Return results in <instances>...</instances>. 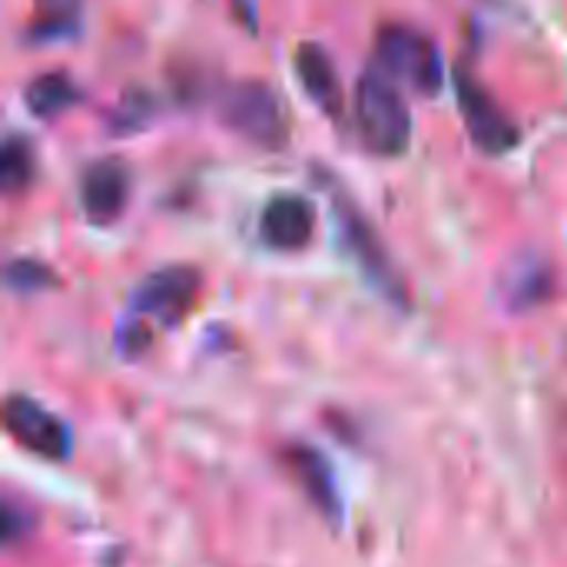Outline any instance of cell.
Instances as JSON below:
<instances>
[{
    "label": "cell",
    "instance_id": "cell-10",
    "mask_svg": "<svg viewBox=\"0 0 567 567\" xmlns=\"http://www.w3.org/2000/svg\"><path fill=\"white\" fill-rule=\"evenodd\" d=\"M296 76L306 90V96L322 106L329 116H339L342 113V83H339V73H336V63L332 56L326 53V47L319 43H302L296 50Z\"/></svg>",
    "mask_w": 567,
    "mask_h": 567
},
{
    "label": "cell",
    "instance_id": "cell-8",
    "mask_svg": "<svg viewBox=\"0 0 567 567\" xmlns=\"http://www.w3.org/2000/svg\"><path fill=\"white\" fill-rule=\"evenodd\" d=\"M130 199V169L123 159H96L80 176V203L90 223L106 226L113 223Z\"/></svg>",
    "mask_w": 567,
    "mask_h": 567
},
{
    "label": "cell",
    "instance_id": "cell-1",
    "mask_svg": "<svg viewBox=\"0 0 567 567\" xmlns=\"http://www.w3.org/2000/svg\"><path fill=\"white\" fill-rule=\"evenodd\" d=\"M355 123L365 146L379 156H402L412 143V113L395 80L362 73L355 86Z\"/></svg>",
    "mask_w": 567,
    "mask_h": 567
},
{
    "label": "cell",
    "instance_id": "cell-17",
    "mask_svg": "<svg viewBox=\"0 0 567 567\" xmlns=\"http://www.w3.org/2000/svg\"><path fill=\"white\" fill-rule=\"evenodd\" d=\"M233 3H236V7H239V3H246V0H233Z\"/></svg>",
    "mask_w": 567,
    "mask_h": 567
},
{
    "label": "cell",
    "instance_id": "cell-11",
    "mask_svg": "<svg viewBox=\"0 0 567 567\" xmlns=\"http://www.w3.org/2000/svg\"><path fill=\"white\" fill-rule=\"evenodd\" d=\"M289 468L299 478V485L306 488V495L319 505V512L336 518L339 515V492H336V478H332V468L326 465V458L306 445H296L289 452Z\"/></svg>",
    "mask_w": 567,
    "mask_h": 567
},
{
    "label": "cell",
    "instance_id": "cell-9",
    "mask_svg": "<svg viewBox=\"0 0 567 567\" xmlns=\"http://www.w3.org/2000/svg\"><path fill=\"white\" fill-rule=\"evenodd\" d=\"M259 233H262L266 246H272V249H282V252L302 249V246H309V239L316 233V209L306 196L279 193L266 203Z\"/></svg>",
    "mask_w": 567,
    "mask_h": 567
},
{
    "label": "cell",
    "instance_id": "cell-2",
    "mask_svg": "<svg viewBox=\"0 0 567 567\" xmlns=\"http://www.w3.org/2000/svg\"><path fill=\"white\" fill-rule=\"evenodd\" d=\"M375 56L389 80L422 96H435L445 86V63L435 40L409 23H385L375 33Z\"/></svg>",
    "mask_w": 567,
    "mask_h": 567
},
{
    "label": "cell",
    "instance_id": "cell-15",
    "mask_svg": "<svg viewBox=\"0 0 567 567\" xmlns=\"http://www.w3.org/2000/svg\"><path fill=\"white\" fill-rule=\"evenodd\" d=\"M150 116H153V96L146 90H133L116 103L110 123H113V133H136L140 126L150 123Z\"/></svg>",
    "mask_w": 567,
    "mask_h": 567
},
{
    "label": "cell",
    "instance_id": "cell-5",
    "mask_svg": "<svg viewBox=\"0 0 567 567\" xmlns=\"http://www.w3.org/2000/svg\"><path fill=\"white\" fill-rule=\"evenodd\" d=\"M3 425L23 449H30L40 458L63 462L73 449V439H70V429L63 425V419H56L50 409H43L40 402H33L27 395L7 399Z\"/></svg>",
    "mask_w": 567,
    "mask_h": 567
},
{
    "label": "cell",
    "instance_id": "cell-14",
    "mask_svg": "<svg viewBox=\"0 0 567 567\" xmlns=\"http://www.w3.org/2000/svg\"><path fill=\"white\" fill-rule=\"evenodd\" d=\"M33 179V146L23 136H7L0 153V183L7 193L27 189Z\"/></svg>",
    "mask_w": 567,
    "mask_h": 567
},
{
    "label": "cell",
    "instance_id": "cell-16",
    "mask_svg": "<svg viewBox=\"0 0 567 567\" xmlns=\"http://www.w3.org/2000/svg\"><path fill=\"white\" fill-rule=\"evenodd\" d=\"M53 282V272L47 266H40L37 259H13L7 266V286L17 292H33Z\"/></svg>",
    "mask_w": 567,
    "mask_h": 567
},
{
    "label": "cell",
    "instance_id": "cell-3",
    "mask_svg": "<svg viewBox=\"0 0 567 567\" xmlns=\"http://www.w3.org/2000/svg\"><path fill=\"white\" fill-rule=\"evenodd\" d=\"M219 113L229 130L252 140L256 146L279 150L289 136V120H286L282 100L259 80L233 83L219 100Z\"/></svg>",
    "mask_w": 567,
    "mask_h": 567
},
{
    "label": "cell",
    "instance_id": "cell-13",
    "mask_svg": "<svg viewBox=\"0 0 567 567\" xmlns=\"http://www.w3.org/2000/svg\"><path fill=\"white\" fill-rule=\"evenodd\" d=\"M83 13V0H33V27L30 37L56 40L76 30Z\"/></svg>",
    "mask_w": 567,
    "mask_h": 567
},
{
    "label": "cell",
    "instance_id": "cell-4",
    "mask_svg": "<svg viewBox=\"0 0 567 567\" xmlns=\"http://www.w3.org/2000/svg\"><path fill=\"white\" fill-rule=\"evenodd\" d=\"M455 96H458V110H462L465 126L478 150H485L488 156H505L522 143L515 120L495 103V96L468 70L455 73Z\"/></svg>",
    "mask_w": 567,
    "mask_h": 567
},
{
    "label": "cell",
    "instance_id": "cell-12",
    "mask_svg": "<svg viewBox=\"0 0 567 567\" xmlns=\"http://www.w3.org/2000/svg\"><path fill=\"white\" fill-rule=\"evenodd\" d=\"M80 100L76 83L66 73H40L37 80H30V86L23 90V103L33 116L50 120L60 116L63 110H70Z\"/></svg>",
    "mask_w": 567,
    "mask_h": 567
},
{
    "label": "cell",
    "instance_id": "cell-6",
    "mask_svg": "<svg viewBox=\"0 0 567 567\" xmlns=\"http://www.w3.org/2000/svg\"><path fill=\"white\" fill-rule=\"evenodd\" d=\"M196 289H199V276L196 269H186V266H169V269H159L153 276H146L133 296V306L136 312H146L166 326H176L193 299H196Z\"/></svg>",
    "mask_w": 567,
    "mask_h": 567
},
{
    "label": "cell",
    "instance_id": "cell-7",
    "mask_svg": "<svg viewBox=\"0 0 567 567\" xmlns=\"http://www.w3.org/2000/svg\"><path fill=\"white\" fill-rule=\"evenodd\" d=\"M336 219H339V233H342V243L346 249L359 259V266L369 272V279H375V286L389 296H399V276L389 262V252L385 246L379 243L375 229L369 226V219L342 196H336Z\"/></svg>",
    "mask_w": 567,
    "mask_h": 567
}]
</instances>
